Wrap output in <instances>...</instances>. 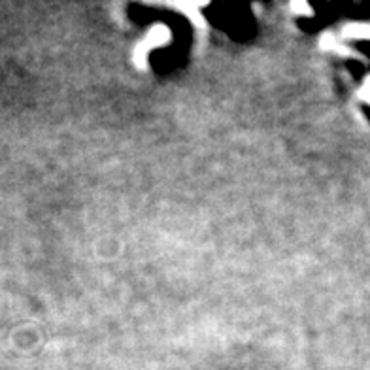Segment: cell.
<instances>
[{"mask_svg": "<svg viewBox=\"0 0 370 370\" xmlns=\"http://www.w3.org/2000/svg\"><path fill=\"white\" fill-rule=\"evenodd\" d=\"M170 40H172V33H170V29L167 25H162V23H157L150 29V33L146 34L140 42H138V46L134 47V52H132V63L138 66V68H146L148 65V59H150V53H153L159 47L167 46Z\"/></svg>", "mask_w": 370, "mask_h": 370, "instance_id": "cell-1", "label": "cell"}, {"mask_svg": "<svg viewBox=\"0 0 370 370\" xmlns=\"http://www.w3.org/2000/svg\"><path fill=\"white\" fill-rule=\"evenodd\" d=\"M170 8H174L178 12H183L185 17L196 23V25H204V17H202L201 8L204 6V2H169Z\"/></svg>", "mask_w": 370, "mask_h": 370, "instance_id": "cell-2", "label": "cell"}, {"mask_svg": "<svg viewBox=\"0 0 370 370\" xmlns=\"http://www.w3.org/2000/svg\"><path fill=\"white\" fill-rule=\"evenodd\" d=\"M319 46H321V49H325V52L338 53V55H355L350 47L344 46V44L338 40V36H334L332 33H325L323 36H321V40H319Z\"/></svg>", "mask_w": 370, "mask_h": 370, "instance_id": "cell-3", "label": "cell"}, {"mask_svg": "<svg viewBox=\"0 0 370 370\" xmlns=\"http://www.w3.org/2000/svg\"><path fill=\"white\" fill-rule=\"evenodd\" d=\"M342 36L351 40H370V25L367 23H351L342 29Z\"/></svg>", "mask_w": 370, "mask_h": 370, "instance_id": "cell-4", "label": "cell"}, {"mask_svg": "<svg viewBox=\"0 0 370 370\" xmlns=\"http://www.w3.org/2000/svg\"><path fill=\"white\" fill-rule=\"evenodd\" d=\"M291 12L295 13V15H306V17H310L312 15V8H310V4L308 2H305V0H297V2H291Z\"/></svg>", "mask_w": 370, "mask_h": 370, "instance_id": "cell-5", "label": "cell"}, {"mask_svg": "<svg viewBox=\"0 0 370 370\" xmlns=\"http://www.w3.org/2000/svg\"><path fill=\"white\" fill-rule=\"evenodd\" d=\"M359 97L363 98L364 102H369L370 105V74L364 78L363 85H361V89H359Z\"/></svg>", "mask_w": 370, "mask_h": 370, "instance_id": "cell-6", "label": "cell"}]
</instances>
